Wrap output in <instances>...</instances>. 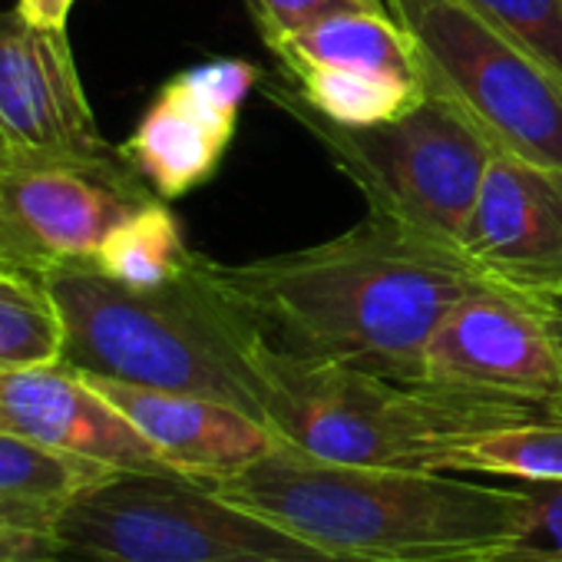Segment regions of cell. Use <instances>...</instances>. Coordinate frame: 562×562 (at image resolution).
<instances>
[{
    "label": "cell",
    "mask_w": 562,
    "mask_h": 562,
    "mask_svg": "<svg viewBox=\"0 0 562 562\" xmlns=\"http://www.w3.org/2000/svg\"><path fill=\"white\" fill-rule=\"evenodd\" d=\"M532 299H539L546 308H555V312H562V292H549V295H532Z\"/></svg>",
    "instance_id": "29"
},
{
    "label": "cell",
    "mask_w": 562,
    "mask_h": 562,
    "mask_svg": "<svg viewBox=\"0 0 562 562\" xmlns=\"http://www.w3.org/2000/svg\"><path fill=\"white\" fill-rule=\"evenodd\" d=\"M447 473H493L509 480H562V420L539 417L470 440Z\"/></svg>",
    "instance_id": "20"
},
{
    "label": "cell",
    "mask_w": 562,
    "mask_h": 562,
    "mask_svg": "<svg viewBox=\"0 0 562 562\" xmlns=\"http://www.w3.org/2000/svg\"><path fill=\"white\" fill-rule=\"evenodd\" d=\"M258 371L271 434L335 463L447 473L470 440L549 417L536 401L289 358L265 345Z\"/></svg>",
    "instance_id": "4"
},
{
    "label": "cell",
    "mask_w": 562,
    "mask_h": 562,
    "mask_svg": "<svg viewBox=\"0 0 562 562\" xmlns=\"http://www.w3.org/2000/svg\"><path fill=\"white\" fill-rule=\"evenodd\" d=\"M199 251L189 248L179 218L162 199L133 212L90 258L93 268L130 289H159L192 268Z\"/></svg>",
    "instance_id": "18"
},
{
    "label": "cell",
    "mask_w": 562,
    "mask_h": 562,
    "mask_svg": "<svg viewBox=\"0 0 562 562\" xmlns=\"http://www.w3.org/2000/svg\"><path fill=\"white\" fill-rule=\"evenodd\" d=\"M11 562H60V559H54V552H47V555H31V559H11Z\"/></svg>",
    "instance_id": "30"
},
{
    "label": "cell",
    "mask_w": 562,
    "mask_h": 562,
    "mask_svg": "<svg viewBox=\"0 0 562 562\" xmlns=\"http://www.w3.org/2000/svg\"><path fill=\"white\" fill-rule=\"evenodd\" d=\"M463 4L562 80V0H463Z\"/></svg>",
    "instance_id": "22"
},
{
    "label": "cell",
    "mask_w": 562,
    "mask_h": 562,
    "mask_svg": "<svg viewBox=\"0 0 562 562\" xmlns=\"http://www.w3.org/2000/svg\"><path fill=\"white\" fill-rule=\"evenodd\" d=\"M424 378L549 407L562 391V358L542 302L499 285L463 299L430 335Z\"/></svg>",
    "instance_id": "9"
},
{
    "label": "cell",
    "mask_w": 562,
    "mask_h": 562,
    "mask_svg": "<svg viewBox=\"0 0 562 562\" xmlns=\"http://www.w3.org/2000/svg\"><path fill=\"white\" fill-rule=\"evenodd\" d=\"M513 532L480 562H562V480H519Z\"/></svg>",
    "instance_id": "21"
},
{
    "label": "cell",
    "mask_w": 562,
    "mask_h": 562,
    "mask_svg": "<svg viewBox=\"0 0 562 562\" xmlns=\"http://www.w3.org/2000/svg\"><path fill=\"white\" fill-rule=\"evenodd\" d=\"M278 67L295 64H331L355 70H381L424 80V64L414 37L394 14L351 11L328 18L308 31H299L268 47Z\"/></svg>",
    "instance_id": "15"
},
{
    "label": "cell",
    "mask_w": 562,
    "mask_h": 562,
    "mask_svg": "<svg viewBox=\"0 0 562 562\" xmlns=\"http://www.w3.org/2000/svg\"><path fill=\"white\" fill-rule=\"evenodd\" d=\"M0 133L27 153H120L97 126L67 31L37 27L21 11L0 14Z\"/></svg>",
    "instance_id": "12"
},
{
    "label": "cell",
    "mask_w": 562,
    "mask_h": 562,
    "mask_svg": "<svg viewBox=\"0 0 562 562\" xmlns=\"http://www.w3.org/2000/svg\"><path fill=\"white\" fill-rule=\"evenodd\" d=\"M8 149H11V143H8V136H4V133H0V156H4Z\"/></svg>",
    "instance_id": "32"
},
{
    "label": "cell",
    "mask_w": 562,
    "mask_h": 562,
    "mask_svg": "<svg viewBox=\"0 0 562 562\" xmlns=\"http://www.w3.org/2000/svg\"><path fill=\"white\" fill-rule=\"evenodd\" d=\"M64 318L44 268L0 261V378L60 364Z\"/></svg>",
    "instance_id": "17"
},
{
    "label": "cell",
    "mask_w": 562,
    "mask_h": 562,
    "mask_svg": "<svg viewBox=\"0 0 562 562\" xmlns=\"http://www.w3.org/2000/svg\"><path fill=\"white\" fill-rule=\"evenodd\" d=\"M209 486L345 562H480L519 516L513 486L335 463L281 440Z\"/></svg>",
    "instance_id": "2"
},
{
    "label": "cell",
    "mask_w": 562,
    "mask_h": 562,
    "mask_svg": "<svg viewBox=\"0 0 562 562\" xmlns=\"http://www.w3.org/2000/svg\"><path fill=\"white\" fill-rule=\"evenodd\" d=\"M57 552L50 536L31 532V529H0V562L11 559H31V555H47Z\"/></svg>",
    "instance_id": "25"
},
{
    "label": "cell",
    "mask_w": 562,
    "mask_h": 562,
    "mask_svg": "<svg viewBox=\"0 0 562 562\" xmlns=\"http://www.w3.org/2000/svg\"><path fill=\"white\" fill-rule=\"evenodd\" d=\"M0 261H18V265H31V268H47L50 261L0 215Z\"/></svg>",
    "instance_id": "26"
},
{
    "label": "cell",
    "mask_w": 562,
    "mask_h": 562,
    "mask_svg": "<svg viewBox=\"0 0 562 562\" xmlns=\"http://www.w3.org/2000/svg\"><path fill=\"white\" fill-rule=\"evenodd\" d=\"M261 93L312 133L335 169L358 186L374 215L460 248L496 146L453 103L430 93L401 120L345 126L299 100L278 74L261 80Z\"/></svg>",
    "instance_id": "6"
},
{
    "label": "cell",
    "mask_w": 562,
    "mask_h": 562,
    "mask_svg": "<svg viewBox=\"0 0 562 562\" xmlns=\"http://www.w3.org/2000/svg\"><path fill=\"white\" fill-rule=\"evenodd\" d=\"M74 4L77 0H18V11L37 27L67 31V18L74 11Z\"/></svg>",
    "instance_id": "27"
},
{
    "label": "cell",
    "mask_w": 562,
    "mask_h": 562,
    "mask_svg": "<svg viewBox=\"0 0 562 562\" xmlns=\"http://www.w3.org/2000/svg\"><path fill=\"white\" fill-rule=\"evenodd\" d=\"M113 470L50 450L31 437L0 427V499L60 509L74 493Z\"/></svg>",
    "instance_id": "19"
},
{
    "label": "cell",
    "mask_w": 562,
    "mask_h": 562,
    "mask_svg": "<svg viewBox=\"0 0 562 562\" xmlns=\"http://www.w3.org/2000/svg\"><path fill=\"white\" fill-rule=\"evenodd\" d=\"M420 50L424 83L496 149L562 166V80L463 0H387Z\"/></svg>",
    "instance_id": "7"
},
{
    "label": "cell",
    "mask_w": 562,
    "mask_h": 562,
    "mask_svg": "<svg viewBox=\"0 0 562 562\" xmlns=\"http://www.w3.org/2000/svg\"><path fill=\"white\" fill-rule=\"evenodd\" d=\"M364 4H371L374 11H384V14H391V4H387V0H364Z\"/></svg>",
    "instance_id": "31"
},
{
    "label": "cell",
    "mask_w": 562,
    "mask_h": 562,
    "mask_svg": "<svg viewBox=\"0 0 562 562\" xmlns=\"http://www.w3.org/2000/svg\"><path fill=\"white\" fill-rule=\"evenodd\" d=\"M57 509L50 506H34V503H21V499H0V529H31V532H44L50 536Z\"/></svg>",
    "instance_id": "24"
},
{
    "label": "cell",
    "mask_w": 562,
    "mask_h": 562,
    "mask_svg": "<svg viewBox=\"0 0 562 562\" xmlns=\"http://www.w3.org/2000/svg\"><path fill=\"white\" fill-rule=\"evenodd\" d=\"M153 199L123 149L100 159L27 149L0 156V215L47 261H90Z\"/></svg>",
    "instance_id": "8"
},
{
    "label": "cell",
    "mask_w": 562,
    "mask_h": 562,
    "mask_svg": "<svg viewBox=\"0 0 562 562\" xmlns=\"http://www.w3.org/2000/svg\"><path fill=\"white\" fill-rule=\"evenodd\" d=\"M0 427L106 470H172L136 424L64 361L0 378Z\"/></svg>",
    "instance_id": "13"
},
{
    "label": "cell",
    "mask_w": 562,
    "mask_h": 562,
    "mask_svg": "<svg viewBox=\"0 0 562 562\" xmlns=\"http://www.w3.org/2000/svg\"><path fill=\"white\" fill-rule=\"evenodd\" d=\"M546 308V305H542ZM546 322H549V331H552V341H555V348H559V358H562V312H555V308H546ZM549 417H555V420H562V391L549 401Z\"/></svg>",
    "instance_id": "28"
},
{
    "label": "cell",
    "mask_w": 562,
    "mask_h": 562,
    "mask_svg": "<svg viewBox=\"0 0 562 562\" xmlns=\"http://www.w3.org/2000/svg\"><path fill=\"white\" fill-rule=\"evenodd\" d=\"M57 552L87 562H345L172 470H113L54 516Z\"/></svg>",
    "instance_id": "5"
},
{
    "label": "cell",
    "mask_w": 562,
    "mask_h": 562,
    "mask_svg": "<svg viewBox=\"0 0 562 562\" xmlns=\"http://www.w3.org/2000/svg\"><path fill=\"white\" fill-rule=\"evenodd\" d=\"M64 364L139 387L232 404L265 420L258 335L212 278L209 258L159 289H130L90 261H50Z\"/></svg>",
    "instance_id": "3"
},
{
    "label": "cell",
    "mask_w": 562,
    "mask_h": 562,
    "mask_svg": "<svg viewBox=\"0 0 562 562\" xmlns=\"http://www.w3.org/2000/svg\"><path fill=\"white\" fill-rule=\"evenodd\" d=\"M258 87L261 70L248 60L225 57L189 67L162 83L120 149L162 202L179 199L218 172L241 103Z\"/></svg>",
    "instance_id": "10"
},
{
    "label": "cell",
    "mask_w": 562,
    "mask_h": 562,
    "mask_svg": "<svg viewBox=\"0 0 562 562\" xmlns=\"http://www.w3.org/2000/svg\"><path fill=\"white\" fill-rule=\"evenodd\" d=\"M248 11L261 31L265 47H271L328 18L351 14V11H374V8L364 4V0H248Z\"/></svg>",
    "instance_id": "23"
},
{
    "label": "cell",
    "mask_w": 562,
    "mask_h": 562,
    "mask_svg": "<svg viewBox=\"0 0 562 562\" xmlns=\"http://www.w3.org/2000/svg\"><path fill=\"white\" fill-rule=\"evenodd\" d=\"M209 268L265 348L401 381H427L437 325L493 285L453 241L374 212L328 241Z\"/></svg>",
    "instance_id": "1"
},
{
    "label": "cell",
    "mask_w": 562,
    "mask_h": 562,
    "mask_svg": "<svg viewBox=\"0 0 562 562\" xmlns=\"http://www.w3.org/2000/svg\"><path fill=\"white\" fill-rule=\"evenodd\" d=\"M83 378L136 424V430L162 453L176 473L195 476L202 483H218L241 473L278 443L265 420L232 404L97 374Z\"/></svg>",
    "instance_id": "14"
},
{
    "label": "cell",
    "mask_w": 562,
    "mask_h": 562,
    "mask_svg": "<svg viewBox=\"0 0 562 562\" xmlns=\"http://www.w3.org/2000/svg\"><path fill=\"white\" fill-rule=\"evenodd\" d=\"M278 77L312 110L345 126H374V123L401 120L430 97L427 83L417 77L331 67V64L278 67Z\"/></svg>",
    "instance_id": "16"
},
{
    "label": "cell",
    "mask_w": 562,
    "mask_h": 562,
    "mask_svg": "<svg viewBox=\"0 0 562 562\" xmlns=\"http://www.w3.org/2000/svg\"><path fill=\"white\" fill-rule=\"evenodd\" d=\"M460 251L493 285L562 292V166L493 149Z\"/></svg>",
    "instance_id": "11"
}]
</instances>
